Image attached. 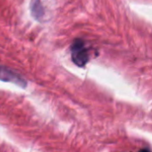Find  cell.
<instances>
[{"instance_id":"1","label":"cell","mask_w":152,"mask_h":152,"mask_svg":"<svg viewBox=\"0 0 152 152\" xmlns=\"http://www.w3.org/2000/svg\"><path fill=\"white\" fill-rule=\"evenodd\" d=\"M71 57L74 63L83 67L88 61V53L84 42L81 39H76L71 45Z\"/></svg>"},{"instance_id":"2","label":"cell","mask_w":152,"mask_h":152,"mask_svg":"<svg viewBox=\"0 0 152 152\" xmlns=\"http://www.w3.org/2000/svg\"><path fill=\"white\" fill-rule=\"evenodd\" d=\"M30 12L34 19L37 20H40L44 16L45 11L42 6L40 0H31L30 1Z\"/></svg>"},{"instance_id":"3","label":"cell","mask_w":152,"mask_h":152,"mask_svg":"<svg viewBox=\"0 0 152 152\" xmlns=\"http://www.w3.org/2000/svg\"><path fill=\"white\" fill-rule=\"evenodd\" d=\"M0 79L4 81H13L19 85H21V79L18 76L4 68H0Z\"/></svg>"},{"instance_id":"4","label":"cell","mask_w":152,"mask_h":152,"mask_svg":"<svg viewBox=\"0 0 152 152\" xmlns=\"http://www.w3.org/2000/svg\"><path fill=\"white\" fill-rule=\"evenodd\" d=\"M139 152H151L150 151V150H147V149H144V150H142L141 151Z\"/></svg>"}]
</instances>
